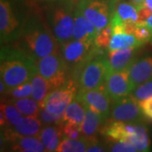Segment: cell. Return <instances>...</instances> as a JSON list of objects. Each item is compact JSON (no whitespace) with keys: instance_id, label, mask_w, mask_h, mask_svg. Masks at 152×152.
Returning <instances> with one entry per match:
<instances>
[{"instance_id":"cell-29","label":"cell","mask_w":152,"mask_h":152,"mask_svg":"<svg viewBox=\"0 0 152 152\" xmlns=\"http://www.w3.org/2000/svg\"><path fill=\"white\" fill-rule=\"evenodd\" d=\"M113 35V25L110 21L108 25L104 27L101 31H99L95 39V46L100 49H106L109 48L112 37Z\"/></svg>"},{"instance_id":"cell-36","label":"cell","mask_w":152,"mask_h":152,"mask_svg":"<svg viewBox=\"0 0 152 152\" xmlns=\"http://www.w3.org/2000/svg\"><path fill=\"white\" fill-rule=\"evenodd\" d=\"M138 9V14H139V20L137 23H145L146 20L152 15V11L146 6L140 5L136 6Z\"/></svg>"},{"instance_id":"cell-32","label":"cell","mask_w":152,"mask_h":152,"mask_svg":"<svg viewBox=\"0 0 152 152\" xmlns=\"http://www.w3.org/2000/svg\"><path fill=\"white\" fill-rule=\"evenodd\" d=\"M38 118L41 119L42 123L45 125L62 124L64 123L63 116L52 113L45 108H41Z\"/></svg>"},{"instance_id":"cell-7","label":"cell","mask_w":152,"mask_h":152,"mask_svg":"<svg viewBox=\"0 0 152 152\" xmlns=\"http://www.w3.org/2000/svg\"><path fill=\"white\" fill-rule=\"evenodd\" d=\"M75 98L86 107L100 114L106 121L108 119L113 102L104 86L91 90H79Z\"/></svg>"},{"instance_id":"cell-27","label":"cell","mask_w":152,"mask_h":152,"mask_svg":"<svg viewBox=\"0 0 152 152\" xmlns=\"http://www.w3.org/2000/svg\"><path fill=\"white\" fill-rule=\"evenodd\" d=\"M1 112L4 113L7 121V127H13L18 123V121L23 117V114L17 108L15 105L7 101L1 102ZM6 127V128H7Z\"/></svg>"},{"instance_id":"cell-2","label":"cell","mask_w":152,"mask_h":152,"mask_svg":"<svg viewBox=\"0 0 152 152\" xmlns=\"http://www.w3.org/2000/svg\"><path fill=\"white\" fill-rule=\"evenodd\" d=\"M37 73V64L31 57L15 46L2 45L0 74L8 90L31 81Z\"/></svg>"},{"instance_id":"cell-13","label":"cell","mask_w":152,"mask_h":152,"mask_svg":"<svg viewBox=\"0 0 152 152\" xmlns=\"http://www.w3.org/2000/svg\"><path fill=\"white\" fill-rule=\"evenodd\" d=\"M137 125L132 123L107 119L102 128L101 133L110 141H127L135 134Z\"/></svg>"},{"instance_id":"cell-20","label":"cell","mask_w":152,"mask_h":152,"mask_svg":"<svg viewBox=\"0 0 152 152\" xmlns=\"http://www.w3.org/2000/svg\"><path fill=\"white\" fill-rule=\"evenodd\" d=\"M31 84H32L31 96L37 102L40 107H42L45 99L53 90H55V88L47 79H45L42 75H40L39 72L32 78Z\"/></svg>"},{"instance_id":"cell-37","label":"cell","mask_w":152,"mask_h":152,"mask_svg":"<svg viewBox=\"0 0 152 152\" xmlns=\"http://www.w3.org/2000/svg\"><path fill=\"white\" fill-rule=\"evenodd\" d=\"M105 148L103 146H102L101 145H99L97 142L96 138H91V143H90V145L87 149V151L89 152H102L105 151Z\"/></svg>"},{"instance_id":"cell-10","label":"cell","mask_w":152,"mask_h":152,"mask_svg":"<svg viewBox=\"0 0 152 152\" xmlns=\"http://www.w3.org/2000/svg\"><path fill=\"white\" fill-rule=\"evenodd\" d=\"M129 69L108 72L104 87L112 102H115L121 98L125 97L134 91V88L129 79Z\"/></svg>"},{"instance_id":"cell-35","label":"cell","mask_w":152,"mask_h":152,"mask_svg":"<svg viewBox=\"0 0 152 152\" xmlns=\"http://www.w3.org/2000/svg\"><path fill=\"white\" fill-rule=\"evenodd\" d=\"M139 105L143 116L146 119L152 121V96L140 101Z\"/></svg>"},{"instance_id":"cell-11","label":"cell","mask_w":152,"mask_h":152,"mask_svg":"<svg viewBox=\"0 0 152 152\" xmlns=\"http://www.w3.org/2000/svg\"><path fill=\"white\" fill-rule=\"evenodd\" d=\"M20 31V24L15 16L10 4L6 0L0 1V38L1 44L15 42Z\"/></svg>"},{"instance_id":"cell-17","label":"cell","mask_w":152,"mask_h":152,"mask_svg":"<svg viewBox=\"0 0 152 152\" xmlns=\"http://www.w3.org/2000/svg\"><path fill=\"white\" fill-rule=\"evenodd\" d=\"M64 124V123H63ZM62 124L47 125L40 131L37 137L42 140L46 151H57V149L63 140Z\"/></svg>"},{"instance_id":"cell-4","label":"cell","mask_w":152,"mask_h":152,"mask_svg":"<svg viewBox=\"0 0 152 152\" xmlns=\"http://www.w3.org/2000/svg\"><path fill=\"white\" fill-rule=\"evenodd\" d=\"M38 72L47 79L55 89L62 86L70 78V69L60 49L37 62Z\"/></svg>"},{"instance_id":"cell-39","label":"cell","mask_w":152,"mask_h":152,"mask_svg":"<svg viewBox=\"0 0 152 152\" xmlns=\"http://www.w3.org/2000/svg\"><path fill=\"white\" fill-rule=\"evenodd\" d=\"M145 25H146L152 31V15L150 17V18L146 20V22H145Z\"/></svg>"},{"instance_id":"cell-5","label":"cell","mask_w":152,"mask_h":152,"mask_svg":"<svg viewBox=\"0 0 152 152\" xmlns=\"http://www.w3.org/2000/svg\"><path fill=\"white\" fill-rule=\"evenodd\" d=\"M51 29L59 45L73 39L75 8L70 4L58 6L51 15Z\"/></svg>"},{"instance_id":"cell-8","label":"cell","mask_w":152,"mask_h":152,"mask_svg":"<svg viewBox=\"0 0 152 152\" xmlns=\"http://www.w3.org/2000/svg\"><path fill=\"white\" fill-rule=\"evenodd\" d=\"M76 6L96 26L98 33L108 25L113 18L107 0H80Z\"/></svg>"},{"instance_id":"cell-14","label":"cell","mask_w":152,"mask_h":152,"mask_svg":"<svg viewBox=\"0 0 152 152\" xmlns=\"http://www.w3.org/2000/svg\"><path fill=\"white\" fill-rule=\"evenodd\" d=\"M98 34L97 29L85 16L80 9L75 8V26L73 39L95 43V39Z\"/></svg>"},{"instance_id":"cell-12","label":"cell","mask_w":152,"mask_h":152,"mask_svg":"<svg viewBox=\"0 0 152 152\" xmlns=\"http://www.w3.org/2000/svg\"><path fill=\"white\" fill-rule=\"evenodd\" d=\"M2 137H4V141L10 144V149L13 151H46L44 145L38 137L18 134L10 127L4 129V135L2 134Z\"/></svg>"},{"instance_id":"cell-25","label":"cell","mask_w":152,"mask_h":152,"mask_svg":"<svg viewBox=\"0 0 152 152\" xmlns=\"http://www.w3.org/2000/svg\"><path fill=\"white\" fill-rule=\"evenodd\" d=\"M114 14L117 15L124 23V22L137 23L139 20L138 9L135 4H133L132 2L131 3H128V2L119 3L116 7Z\"/></svg>"},{"instance_id":"cell-16","label":"cell","mask_w":152,"mask_h":152,"mask_svg":"<svg viewBox=\"0 0 152 152\" xmlns=\"http://www.w3.org/2000/svg\"><path fill=\"white\" fill-rule=\"evenodd\" d=\"M129 79L134 88L152 80V57L134 62L129 68Z\"/></svg>"},{"instance_id":"cell-1","label":"cell","mask_w":152,"mask_h":152,"mask_svg":"<svg viewBox=\"0 0 152 152\" xmlns=\"http://www.w3.org/2000/svg\"><path fill=\"white\" fill-rule=\"evenodd\" d=\"M15 42V47L31 57L37 64L60 49L52 29L38 17H30L25 20Z\"/></svg>"},{"instance_id":"cell-19","label":"cell","mask_w":152,"mask_h":152,"mask_svg":"<svg viewBox=\"0 0 152 152\" xmlns=\"http://www.w3.org/2000/svg\"><path fill=\"white\" fill-rule=\"evenodd\" d=\"M105 122L106 120L100 114L86 107V116L81 124L83 135L87 138H96L101 126Z\"/></svg>"},{"instance_id":"cell-40","label":"cell","mask_w":152,"mask_h":152,"mask_svg":"<svg viewBox=\"0 0 152 152\" xmlns=\"http://www.w3.org/2000/svg\"><path fill=\"white\" fill-rule=\"evenodd\" d=\"M144 1H145V0H130V2H132L133 4H134L136 6L142 4Z\"/></svg>"},{"instance_id":"cell-38","label":"cell","mask_w":152,"mask_h":152,"mask_svg":"<svg viewBox=\"0 0 152 152\" xmlns=\"http://www.w3.org/2000/svg\"><path fill=\"white\" fill-rule=\"evenodd\" d=\"M142 5L146 6L149 9H151L152 11V0H145L142 4Z\"/></svg>"},{"instance_id":"cell-24","label":"cell","mask_w":152,"mask_h":152,"mask_svg":"<svg viewBox=\"0 0 152 152\" xmlns=\"http://www.w3.org/2000/svg\"><path fill=\"white\" fill-rule=\"evenodd\" d=\"M14 105H15L17 108L20 111L24 116H30V117H38L41 107L37 102L34 98H21V99H13L9 100Z\"/></svg>"},{"instance_id":"cell-22","label":"cell","mask_w":152,"mask_h":152,"mask_svg":"<svg viewBox=\"0 0 152 152\" xmlns=\"http://www.w3.org/2000/svg\"><path fill=\"white\" fill-rule=\"evenodd\" d=\"M142 45L136 39L134 35L128 33H115L113 35L109 44L108 51L128 48H140Z\"/></svg>"},{"instance_id":"cell-28","label":"cell","mask_w":152,"mask_h":152,"mask_svg":"<svg viewBox=\"0 0 152 152\" xmlns=\"http://www.w3.org/2000/svg\"><path fill=\"white\" fill-rule=\"evenodd\" d=\"M32 95V84L31 81H28L20 86L9 89L4 96H9V100L21 99L31 96Z\"/></svg>"},{"instance_id":"cell-23","label":"cell","mask_w":152,"mask_h":152,"mask_svg":"<svg viewBox=\"0 0 152 152\" xmlns=\"http://www.w3.org/2000/svg\"><path fill=\"white\" fill-rule=\"evenodd\" d=\"M91 138H87L86 136L80 139L70 140L64 139L57 149L58 152H84L87 151L90 145Z\"/></svg>"},{"instance_id":"cell-3","label":"cell","mask_w":152,"mask_h":152,"mask_svg":"<svg viewBox=\"0 0 152 152\" xmlns=\"http://www.w3.org/2000/svg\"><path fill=\"white\" fill-rule=\"evenodd\" d=\"M108 72L107 56H105L102 50L86 64L79 77V90H91L104 86Z\"/></svg>"},{"instance_id":"cell-30","label":"cell","mask_w":152,"mask_h":152,"mask_svg":"<svg viewBox=\"0 0 152 152\" xmlns=\"http://www.w3.org/2000/svg\"><path fill=\"white\" fill-rule=\"evenodd\" d=\"M134 35L142 46L147 42H152V31L145 23H137Z\"/></svg>"},{"instance_id":"cell-15","label":"cell","mask_w":152,"mask_h":152,"mask_svg":"<svg viewBox=\"0 0 152 152\" xmlns=\"http://www.w3.org/2000/svg\"><path fill=\"white\" fill-rule=\"evenodd\" d=\"M137 48H121L108 51L109 71H123L129 69L134 63L135 49Z\"/></svg>"},{"instance_id":"cell-31","label":"cell","mask_w":152,"mask_h":152,"mask_svg":"<svg viewBox=\"0 0 152 152\" xmlns=\"http://www.w3.org/2000/svg\"><path fill=\"white\" fill-rule=\"evenodd\" d=\"M131 94L138 102L152 96V80L136 87Z\"/></svg>"},{"instance_id":"cell-26","label":"cell","mask_w":152,"mask_h":152,"mask_svg":"<svg viewBox=\"0 0 152 152\" xmlns=\"http://www.w3.org/2000/svg\"><path fill=\"white\" fill-rule=\"evenodd\" d=\"M128 142L136 147L138 151H149L151 141L147 129L145 126L137 125L135 134L129 139Z\"/></svg>"},{"instance_id":"cell-21","label":"cell","mask_w":152,"mask_h":152,"mask_svg":"<svg viewBox=\"0 0 152 152\" xmlns=\"http://www.w3.org/2000/svg\"><path fill=\"white\" fill-rule=\"evenodd\" d=\"M85 116L86 107L75 98L63 114V122L81 127Z\"/></svg>"},{"instance_id":"cell-6","label":"cell","mask_w":152,"mask_h":152,"mask_svg":"<svg viewBox=\"0 0 152 152\" xmlns=\"http://www.w3.org/2000/svg\"><path fill=\"white\" fill-rule=\"evenodd\" d=\"M77 90V83L70 77L62 86L55 89L49 94L41 108L47 109L52 113L63 116L68 106L76 97Z\"/></svg>"},{"instance_id":"cell-9","label":"cell","mask_w":152,"mask_h":152,"mask_svg":"<svg viewBox=\"0 0 152 152\" xmlns=\"http://www.w3.org/2000/svg\"><path fill=\"white\" fill-rule=\"evenodd\" d=\"M142 113L139 102L132 94L113 102L110 119L125 123H134L142 118Z\"/></svg>"},{"instance_id":"cell-18","label":"cell","mask_w":152,"mask_h":152,"mask_svg":"<svg viewBox=\"0 0 152 152\" xmlns=\"http://www.w3.org/2000/svg\"><path fill=\"white\" fill-rule=\"evenodd\" d=\"M42 121L38 117H22L16 124L11 128L14 132L24 136H37L42 130Z\"/></svg>"},{"instance_id":"cell-34","label":"cell","mask_w":152,"mask_h":152,"mask_svg":"<svg viewBox=\"0 0 152 152\" xmlns=\"http://www.w3.org/2000/svg\"><path fill=\"white\" fill-rule=\"evenodd\" d=\"M112 145L109 146V151H125L134 152L138 151L136 147L131 143L127 141H111Z\"/></svg>"},{"instance_id":"cell-33","label":"cell","mask_w":152,"mask_h":152,"mask_svg":"<svg viewBox=\"0 0 152 152\" xmlns=\"http://www.w3.org/2000/svg\"><path fill=\"white\" fill-rule=\"evenodd\" d=\"M62 131H63V136L64 139H70V140L80 139L81 134H83L81 127L72 124L64 123L62 125Z\"/></svg>"}]
</instances>
